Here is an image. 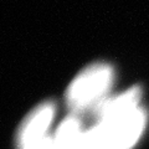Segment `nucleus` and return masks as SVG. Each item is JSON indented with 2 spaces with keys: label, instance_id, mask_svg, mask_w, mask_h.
I'll list each match as a JSON object with an SVG mask.
<instances>
[{
  "label": "nucleus",
  "instance_id": "1",
  "mask_svg": "<svg viewBox=\"0 0 149 149\" xmlns=\"http://www.w3.org/2000/svg\"><path fill=\"white\" fill-rule=\"evenodd\" d=\"M146 123L147 114L141 107L98 120L83 134V149H130L142 136Z\"/></svg>",
  "mask_w": 149,
  "mask_h": 149
},
{
  "label": "nucleus",
  "instance_id": "4",
  "mask_svg": "<svg viewBox=\"0 0 149 149\" xmlns=\"http://www.w3.org/2000/svg\"><path fill=\"white\" fill-rule=\"evenodd\" d=\"M142 97L141 87H132L130 90L123 92L122 95L116 97L106 98L102 103L95 109V113L98 120L112 118L119 114H124L128 112L139 108V102Z\"/></svg>",
  "mask_w": 149,
  "mask_h": 149
},
{
  "label": "nucleus",
  "instance_id": "3",
  "mask_svg": "<svg viewBox=\"0 0 149 149\" xmlns=\"http://www.w3.org/2000/svg\"><path fill=\"white\" fill-rule=\"evenodd\" d=\"M55 116V106L51 102L37 106L22 120L16 136V149H37L47 137L46 132Z\"/></svg>",
  "mask_w": 149,
  "mask_h": 149
},
{
  "label": "nucleus",
  "instance_id": "6",
  "mask_svg": "<svg viewBox=\"0 0 149 149\" xmlns=\"http://www.w3.org/2000/svg\"><path fill=\"white\" fill-rule=\"evenodd\" d=\"M37 149H56L55 143H54V139L47 137V138H46L42 143L40 144L39 148H37Z\"/></svg>",
  "mask_w": 149,
  "mask_h": 149
},
{
  "label": "nucleus",
  "instance_id": "5",
  "mask_svg": "<svg viewBox=\"0 0 149 149\" xmlns=\"http://www.w3.org/2000/svg\"><path fill=\"white\" fill-rule=\"evenodd\" d=\"M83 134L76 116H71L61 123L54 139L56 149H81Z\"/></svg>",
  "mask_w": 149,
  "mask_h": 149
},
{
  "label": "nucleus",
  "instance_id": "2",
  "mask_svg": "<svg viewBox=\"0 0 149 149\" xmlns=\"http://www.w3.org/2000/svg\"><path fill=\"white\" fill-rule=\"evenodd\" d=\"M114 80L113 67L104 62L92 63L73 78L66 92V102L76 113L95 109L106 100Z\"/></svg>",
  "mask_w": 149,
  "mask_h": 149
},
{
  "label": "nucleus",
  "instance_id": "7",
  "mask_svg": "<svg viewBox=\"0 0 149 149\" xmlns=\"http://www.w3.org/2000/svg\"><path fill=\"white\" fill-rule=\"evenodd\" d=\"M82 141H83V139H82ZM81 149H83V146H82V147H81Z\"/></svg>",
  "mask_w": 149,
  "mask_h": 149
}]
</instances>
